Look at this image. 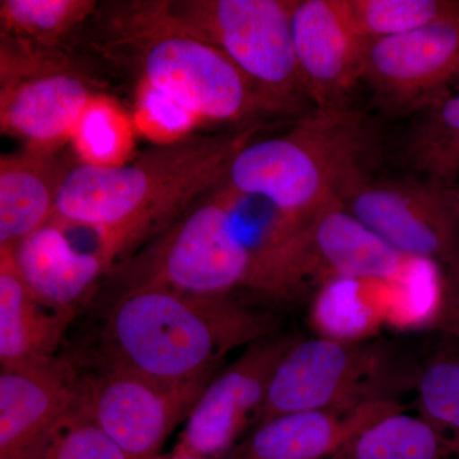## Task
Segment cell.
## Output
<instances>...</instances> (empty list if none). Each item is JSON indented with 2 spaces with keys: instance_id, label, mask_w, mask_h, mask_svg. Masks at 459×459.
Listing matches in <instances>:
<instances>
[{
  "instance_id": "cell-11",
  "label": "cell",
  "mask_w": 459,
  "mask_h": 459,
  "mask_svg": "<svg viewBox=\"0 0 459 459\" xmlns=\"http://www.w3.org/2000/svg\"><path fill=\"white\" fill-rule=\"evenodd\" d=\"M298 336L272 334L246 347L216 374L186 420L172 453L204 459H226L256 424L274 370Z\"/></svg>"
},
{
  "instance_id": "cell-10",
  "label": "cell",
  "mask_w": 459,
  "mask_h": 459,
  "mask_svg": "<svg viewBox=\"0 0 459 459\" xmlns=\"http://www.w3.org/2000/svg\"><path fill=\"white\" fill-rule=\"evenodd\" d=\"M355 219L402 255L459 262V217L446 190L422 179L371 178L365 172L340 198Z\"/></svg>"
},
{
  "instance_id": "cell-1",
  "label": "cell",
  "mask_w": 459,
  "mask_h": 459,
  "mask_svg": "<svg viewBox=\"0 0 459 459\" xmlns=\"http://www.w3.org/2000/svg\"><path fill=\"white\" fill-rule=\"evenodd\" d=\"M261 128L255 124L159 144L123 165L78 162L62 181L53 217L95 231L117 263L195 199L219 188L231 160Z\"/></svg>"
},
{
  "instance_id": "cell-27",
  "label": "cell",
  "mask_w": 459,
  "mask_h": 459,
  "mask_svg": "<svg viewBox=\"0 0 459 459\" xmlns=\"http://www.w3.org/2000/svg\"><path fill=\"white\" fill-rule=\"evenodd\" d=\"M140 87L135 111L138 129L155 138L159 144L172 143L189 137V132L201 120L150 87L141 83Z\"/></svg>"
},
{
  "instance_id": "cell-8",
  "label": "cell",
  "mask_w": 459,
  "mask_h": 459,
  "mask_svg": "<svg viewBox=\"0 0 459 459\" xmlns=\"http://www.w3.org/2000/svg\"><path fill=\"white\" fill-rule=\"evenodd\" d=\"M93 83L60 48L0 33V128L33 150H62L92 102Z\"/></svg>"
},
{
  "instance_id": "cell-9",
  "label": "cell",
  "mask_w": 459,
  "mask_h": 459,
  "mask_svg": "<svg viewBox=\"0 0 459 459\" xmlns=\"http://www.w3.org/2000/svg\"><path fill=\"white\" fill-rule=\"evenodd\" d=\"M442 301V267L424 261L400 279L329 282L312 299L309 325L316 336L361 342L374 340L385 328L433 329Z\"/></svg>"
},
{
  "instance_id": "cell-25",
  "label": "cell",
  "mask_w": 459,
  "mask_h": 459,
  "mask_svg": "<svg viewBox=\"0 0 459 459\" xmlns=\"http://www.w3.org/2000/svg\"><path fill=\"white\" fill-rule=\"evenodd\" d=\"M415 389L419 415L459 434V352H439L422 365Z\"/></svg>"
},
{
  "instance_id": "cell-15",
  "label": "cell",
  "mask_w": 459,
  "mask_h": 459,
  "mask_svg": "<svg viewBox=\"0 0 459 459\" xmlns=\"http://www.w3.org/2000/svg\"><path fill=\"white\" fill-rule=\"evenodd\" d=\"M87 382L56 358L38 367L0 371V459H36L68 416L82 407Z\"/></svg>"
},
{
  "instance_id": "cell-16",
  "label": "cell",
  "mask_w": 459,
  "mask_h": 459,
  "mask_svg": "<svg viewBox=\"0 0 459 459\" xmlns=\"http://www.w3.org/2000/svg\"><path fill=\"white\" fill-rule=\"evenodd\" d=\"M402 410L400 402L388 401L283 413L253 428L226 459H329L365 429Z\"/></svg>"
},
{
  "instance_id": "cell-24",
  "label": "cell",
  "mask_w": 459,
  "mask_h": 459,
  "mask_svg": "<svg viewBox=\"0 0 459 459\" xmlns=\"http://www.w3.org/2000/svg\"><path fill=\"white\" fill-rule=\"evenodd\" d=\"M349 4L369 42L413 31L459 8L452 0H349Z\"/></svg>"
},
{
  "instance_id": "cell-21",
  "label": "cell",
  "mask_w": 459,
  "mask_h": 459,
  "mask_svg": "<svg viewBox=\"0 0 459 459\" xmlns=\"http://www.w3.org/2000/svg\"><path fill=\"white\" fill-rule=\"evenodd\" d=\"M419 114L402 147V161L439 188H459V90H449Z\"/></svg>"
},
{
  "instance_id": "cell-29",
  "label": "cell",
  "mask_w": 459,
  "mask_h": 459,
  "mask_svg": "<svg viewBox=\"0 0 459 459\" xmlns=\"http://www.w3.org/2000/svg\"><path fill=\"white\" fill-rule=\"evenodd\" d=\"M446 190V198L451 202L453 210L455 211V213L458 214L459 217V189H444Z\"/></svg>"
},
{
  "instance_id": "cell-23",
  "label": "cell",
  "mask_w": 459,
  "mask_h": 459,
  "mask_svg": "<svg viewBox=\"0 0 459 459\" xmlns=\"http://www.w3.org/2000/svg\"><path fill=\"white\" fill-rule=\"evenodd\" d=\"M132 123L122 108L107 96L92 102L74 137L75 152L82 164H126L133 150Z\"/></svg>"
},
{
  "instance_id": "cell-18",
  "label": "cell",
  "mask_w": 459,
  "mask_h": 459,
  "mask_svg": "<svg viewBox=\"0 0 459 459\" xmlns=\"http://www.w3.org/2000/svg\"><path fill=\"white\" fill-rule=\"evenodd\" d=\"M75 313L41 301L27 285L14 250L0 249V364L2 369L38 367L56 351Z\"/></svg>"
},
{
  "instance_id": "cell-2",
  "label": "cell",
  "mask_w": 459,
  "mask_h": 459,
  "mask_svg": "<svg viewBox=\"0 0 459 459\" xmlns=\"http://www.w3.org/2000/svg\"><path fill=\"white\" fill-rule=\"evenodd\" d=\"M276 328L271 313L232 295L135 287L117 296L108 312L101 332L102 368L186 385L216 376L230 352L276 334Z\"/></svg>"
},
{
  "instance_id": "cell-14",
  "label": "cell",
  "mask_w": 459,
  "mask_h": 459,
  "mask_svg": "<svg viewBox=\"0 0 459 459\" xmlns=\"http://www.w3.org/2000/svg\"><path fill=\"white\" fill-rule=\"evenodd\" d=\"M292 44L305 96L316 108L344 107L364 77L369 41L349 0H295Z\"/></svg>"
},
{
  "instance_id": "cell-3",
  "label": "cell",
  "mask_w": 459,
  "mask_h": 459,
  "mask_svg": "<svg viewBox=\"0 0 459 459\" xmlns=\"http://www.w3.org/2000/svg\"><path fill=\"white\" fill-rule=\"evenodd\" d=\"M371 141L367 117L350 105L314 108L282 134L247 142L222 186L261 199L295 229L368 172Z\"/></svg>"
},
{
  "instance_id": "cell-31",
  "label": "cell",
  "mask_w": 459,
  "mask_h": 459,
  "mask_svg": "<svg viewBox=\"0 0 459 459\" xmlns=\"http://www.w3.org/2000/svg\"><path fill=\"white\" fill-rule=\"evenodd\" d=\"M459 189V188H458Z\"/></svg>"
},
{
  "instance_id": "cell-12",
  "label": "cell",
  "mask_w": 459,
  "mask_h": 459,
  "mask_svg": "<svg viewBox=\"0 0 459 459\" xmlns=\"http://www.w3.org/2000/svg\"><path fill=\"white\" fill-rule=\"evenodd\" d=\"M459 78V8L413 31L369 42L364 77L391 114L420 113Z\"/></svg>"
},
{
  "instance_id": "cell-6",
  "label": "cell",
  "mask_w": 459,
  "mask_h": 459,
  "mask_svg": "<svg viewBox=\"0 0 459 459\" xmlns=\"http://www.w3.org/2000/svg\"><path fill=\"white\" fill-rule=\"evenodd\" d=\"M111 47L129 50L140 83L201 122L261 124L283 114L225 54L205 42L157 29H113Z\"/></svg>"
},
{
  "instance_id": "cell-7",
  "label": "cell",
  "mask_w": 459,
  "mask_h": 459,
  "mask_svg": "<svg viewBox=\"0 0 459 459\" xmlns=\"http://www.w3.org/2000/svg\"><path fill=\"white\" fill-rule=\"evenodd\" d=\"M268 253L267 300L281 304L313 299L333 281L400 279L424 262L386 246L340 201L320 208Z\"/></svg>"
},
{
  "instance_id": "cell-26",
  "label": "cell",
  "mask_w": 459,
  "mask_h": 459,
  "mask_svg": "<svg viewBox=\"0 0 459 459\" xmlns=\"http://www.w3.org/2000/svg\"><path fill=\"white\" fill-rule=\"evenodd\" d=\"M36 459H129L91 419L84 403L51 435Z\"/></svg>"
},
{
  "instance_id": "cell-20",
  "label": "cell",
  "mask_w": 459,
  "mask_h": 459,
  "mask_svg": "<svg viewBox=\"0 0 459 459\" xmlns=\"http://www.w3.org/2000/svg\"><path fill=\"white\" fill-rule=\"evenodd\" d=\"M329 459H459V434L402 410L365 429Z\"/></svg>"
},
{
  "instance_id": "cell-13",
  "label": "cell",
  "mask_w": 459,
  "mask_h": 459,
  "mask_svg": "<svg viewBox=\"0 0 459 459\" xmlns=\"http://www.w3.org/2000/svg\"><path fill=\"white\" fill-rule=\"evenodd\" d=\"M212 377L169 385L102 368L100 376L89 377L84 409L126 457L156 459Z\"/></svg>"
},
{
  "instance_id": "cell-5",
  "label": "cell",
  "mask_w": 459,
  "mask_h": 459,
  "mask_svg": "<svg viewBox=\"0 0 459 459\" xmlns=\"http://www.w3.org/2000/svg\"><path fill=\"white\" fill-rule=\"evenodd\" d=\"M421 368L401 347L376 338L344 342L299 337L274 370L255 427L296 411L398 402V395L415 388Z\"/></svg>"
},
{
  "instance_id": "cell-19",
  "label": "cell",
  "mask_w": 459,
  "mask_h": 459,
  "mask_svg": "<svg viewBox=\"0 0 459 459\" xmlns=\"http://www.w3.org/2000/svg\"><path fill=\"white\" fill-rule=\"evenodd\" d=\"M72 165L60 150L25 148L0 159V249L14 250L56 212L57 193Z\"/></svg>"
},
{
  "instance_id": "cell-17",
  "label": "cell",
  "mask_w": 459,
  "mask_h": 459,
  "mask_svg": "<svg viewBox=\"0 0 459 459\" xmlns=\"http://www.w3.org/2000/svg\"><path fill=\"white\" fill-rule=\"evenodd\" d=\"M18 268L41 301L77 314L115 262L104 247L80 246L68 226L51 219L14 249Z\"/></svg>"
},
{
  "instance_id": "cell-30",
  "label": "cell",
  "mask_w": 459,
  "mask_h": 459,
  "mask_svg": "<svg viewBox=\"0 0 459 459\" xmlns=\"http://www.w3.org/2000/svg\"><path fill=\"white\" fill-rule=\"evenodd\" d=\"M156 459H204V458L193 457V455H178V453H171V455H168V457H162V455H160V457H157Z\"/></svg>"
},
{
  "instance_id": "cell-4",
  "label": "cell",
  "mask_w": 459,
  "mask_h": 459,
  "mask_svg": "<svg viewBox=\"0 0 459 459\" xmlns=\"http://www.w3.org/2000/svg\"><path fill=\"white\" fill-rule=\"evenodd\" d=\"M295 0H140L117 3L111 29L183 33L225 54L282 108L305 96L292 44Z\"/></svg>"
},
{
  "instance_id": "cell-22",
  "label": "cell",
  "mask_w": 459,
  "mask_h": 459,
  "mask_svg": "<svg viewBox=\"0 0 459 459\" xmlns=\"http://www.w3.org/2000/svg\"><path fill=\"white\" fill-rule=\"evenodd\" d=\"M98 8L95 0H2L0 33L40 47L60 48Z\"/></svg>"
},
{
  "instance_id": "cell-28",
  "label": "cell",
  "mask_w": 459,
  "mask_h": 459,
  "mask_svg": "<svg viewBox=\"0 0 459 459\" xmlns=\"http://www.w3.org/2000/svg\"><path fill=\"white\" fill-rule=\"evenodd\" d=\"M433 331L459 340V262L443 270V301Z\"/></svg>"
}]
</instances>
